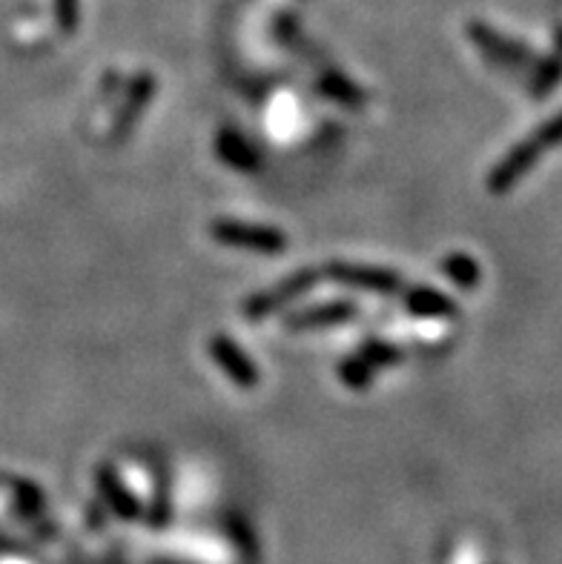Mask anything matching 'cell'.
I'll list each match as a JSON object with an SVG mask.
<instances>
[{"instance_id": "7a4b0ae2", "label": "cell", "mask_w": 562, "mask_h": 564, "mask_svg": "<svg viewBox=\"0 0 562 564\" xmlns=\"http://www.w3.org/2000/svg\"><path fill=\"white\" fill-rule=\"evenodd\" d=\"M344 281H356V284H367V287H394V278L390 275L382 273H339Z\"/></svg>"}, {"instance_id": "6da1fadb", "label": "cell", "mask_w": 562, "mask_h": 564, "mask_svg": "<svg viewBox=\"0 0 562 564\" xmlns=\"http://www.w3.org/2000/svg\"><path fill=\"white\" fill-rule=\"evenodd\" d=\"M216 235L230 244H244V246H253V250H271V253H278L282 250V235L271 230H244V226H219Z\"/></svg>"}]
</instances>
